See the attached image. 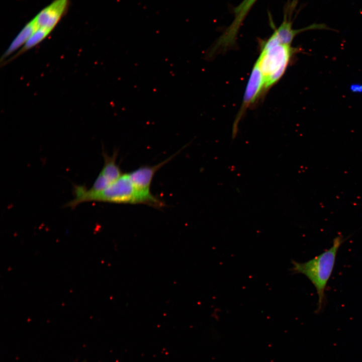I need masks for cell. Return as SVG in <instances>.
Wrapping results in <instances>:
<instances>
[{
    "label": "cell",
    "mask_w": 362,
    "mask_h": 362,
    "mask_svg": "<svg viewBox=\"0 0 362 362\" xmlns=\"http://www.w3.org/2000/svg\"><path fill=\"white\" fill-rule=\"evenodd\" d=\"M72 192L73 199L65 205L72 209L83 203L90 202L148 205L147 200L135 188L128 173H123L102 191L92 192L84 185H75Z\"/></svg>",
    "instance_id": "cell-1"
},
{
    "label": "cell",
    "mask_w": 362,
    "mask_h": 362,
    "mask_svg": "<svg viewBox=\"0 0 362 362\" xmlns=\"http://www.w3.org/2000/svg\"><path fill=\"white\" fill-rule=\"evenodd\" d=\"M344 240L341 236L335 237L332 246L320 254L304 262H292V270L295 274L305 276L315 287L318 295L317 313L325 304V290L332 275L337 251Z\"/></svg>",
    "instance_id": "cell-2"
},
{
    "label": "cell",
    "mask_w": 362,
    "mask_h": 362,
    "mask_svg": "<svg viewBox=\"0 0 362 362\" xmlns=\"http://www.w3.org/2000/svg\"><path fill=\"white\" fill-rule=\"evenodd\" d=\"M297 51L290 45L279 43L272 35L261 43L260 53L255 63L263 75L265 91L281 79Z\"/></svg>",
    "instance_id": "cell-3"
},
{
    "label": "cell",
    "mask_w": 362,
    "mask_h": 362,
    "mask_svg": "<svg viewBox=\"0 0 362 362\" xmlns=\"http://www.w3.org/2000/svg\"><path fill=\"white\" fill-rule=\"evenodd\" d=\"M257 1V0H243L234 8L232 22L207 52L206 56L208 58L213 57L217 52L221 50L225 51L233 46L243 21Z\"/></svg>",
    "instance_id": "cell-4"
},
{
    "label": "cell",
    "mask_w": 362,
    "mask_h": 362,
    "mask_svg": "<svg viewBox=\"0 0 362 362\" xmlns=\"http://www.w3.org/2000/svg\"><path fill=\"white\" fill-rule=\"evenodd\" d=\"M178 152L157 164L143 165L128 173L132 183L138 191L147 200L150 206L160 209L164 206L162 201L152 194L150 186L157 171L172 159Z\"/></svg>",
    "instance_id": "cell-5"
},
{
    "label": "cell",
    "mask_w": 362,
    "mask_h": 362,
    "mask_svg": "<svg viewBox=\"0 0 362 362\" xmlns=\"http://www.w3.org/2000/svg\"><path fill=\"white\" fill-rule=\"evenodd\" d=\"M265 82L263 75L257 64L255 63L251 72L237 115L233 124V136L237 133L238 124L248 108L252 105L264 93Z\"/></svg>",
    "instance_id": "cell-6"
},
{
    "label": "cell",
    "mask_w": 362,
    "mask_h": 362,
    "mask_svg": "<svg viewBox=\"0 0 362 362\" xmlns=\"http://www.w3.org/2000/svg\"><path fill=\"white\" fill-rule=\"evenodd\" d=\"M117 155V151L111 156L103 152L104 164L92 186L88 189L90 192H97L105 189L123 174L116 162Z\"/></svg>",
    "instance_id": "cell-7"
},
{
    "label": "cell",
    "mask_w": 362,
    "mask_h": 362,
    "mask_svg": "<svg viewBox=\"0 0 362 362\" xmlns=\"http://www.w3.org/2000/svg\"><path fill=\"white\" fill-rule=\"evenodd\" d=\"M69 0H54L35 17L39 28L51 31L57 24L67 8Z\"/></svg>",
    "instance_id": "cell-8"
},
{
    "label": "cell",
    "mask_w": 362,
    "mask_h": 362,
    "mask_svg": "<svg viewBox=\"0 0 362 362\" xmlns=\"http://www.w3.org/2000/svg\"><path fill=\"white\" fill-rule=\"evenodd\" d=\"M39 28L35 18L28 23L13 40L9 47L2 55L1 62H4L7 58L16 51L21 48L33 34Z\"/></svg>",
    "instance_id": "cell-9"
},
{
    "label": "cell",
    "mask_w": 362,
    "mask_h": 362,
    "mask_svg": "<svg viewBox=\"0 0 362 362\" xmlns=\"http://www.w3.org/2000/svg\"><path fill=\"white\" fill-rule=\"evenodd\" d=\"M317 27H318V26L314 25L305 29H293L291 21L288 20L285 16L282 24L277 29L275 30L272 35L280 43L291 45L295 36L299 32L311 29L317 28Z\"/></svg>",
    "instance_id": "cell-10"
},
{
    "label": "cell",
    "mask_w": 362,
    "mask_h": 362,
    "mask_svg": "<svg viewBox=\"0 0 362 362\" xmlns=\"http://www.w3.org/2000/svg\"><path fill=\"white\" fill-rule=\"evenodd\" d=\"M51 32V31L50 30L47 29L39 28L29 38L24 45L14 55H13L9 59L4 61L2 64H6L30 49L33 48L34 46L41 42Z\"/></svg>",
    "instance_id": "cell-11"
}]
</instances>
